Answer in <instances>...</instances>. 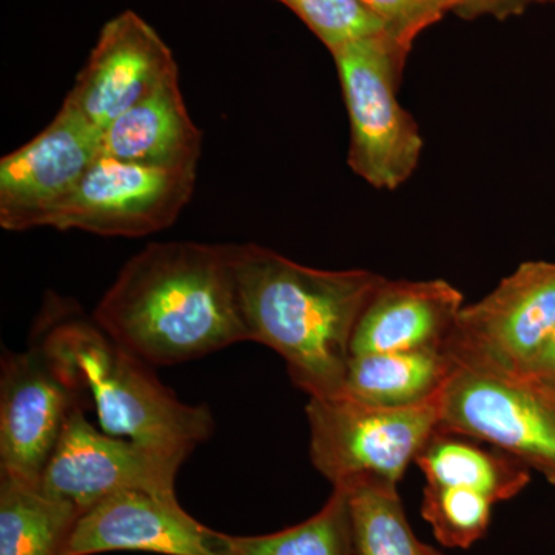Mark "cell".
Returning <instances> with one entry per match:
<instances>
[{
	"mask_svg": "<svg viewBox=\"0 0 555 555\" xmlns=\"http://www.w3.org/2000/svg\"><path fill=\"white\" fill-rule=\"evenodd\" d=\"M331 54L349 115L347 164L372 188H401L423 152L418 126L397 100L406 57L386 33L350 40Z\"/></svg>",
	"mask_w": 555,
	"mask_h": 555,
	"instance_id": "277c9868",
	"label": "cell"
},
{
	"mask_svg": "<svg viewBox=\"0 0 555 555\" xmlns=\"http://www.w3.org/2000/svg\"><path fill=\"white\" fill-rule=\"evenodd\" d=\"M555 326V261H525L474 305L444 343L454 366L521 375Z\"/></svg>",
	"mask_w": 555,
	"mask_h": 555,
	"instance_id": "52a82bcc",
	"label": "cell"
},
{
	"mask_svg": "<svg viewBox=\"0 0 555 555\" xmlns=\"http://www.w3.org/2000/svg\"><path fill=\"white\" fill-rule=\"evenodd\" d=\"M203 131L190 118L179 76L127 109L102 131L101 155L164 169H196Z\"/></svg>",
	"mask_w": 555,
	"mask_h": 555,
	"instance_id": "9a60e30c",
	"label": "cell"
},
{
	"mask_svg": "<svg viewBox=\"0 0 555 555\" xmlns=\"http://www.w3.org/2000/svg\"><path fill=\"white\" fill-rule=\"evenodd\" d=\"M494 505L488 496L470 489L426 483L420 513L438 543L469 550L488 534Z\"/></svg>",
	"mask_w": 555,
	"mask_h": 555,
	"instance_id": "44dd1931",
	"label": "cell"
},
{
	"mask_svg": "<svg viewBox=\"0 0 555 555\" xmlns=\"http://www.w3.org/2000/svg\"><path fill=\"white\" fill-rule=\"evenodd\" d=\"M228 555H358L350 492L337 486L320 511L283 531L229 535Z\"/></svg>",
	"mask_w": 555,
	"mask_h": 555,
	"instance_id": "d6986e66",
	"label": "cell"
},
{
	"mask_svg": "<svg viewBox=\"0 0 555 555\" xmlns=\"http://www.w3.org/2000/svg\"><path fill=\"white\" fill-rule=\"evenodd\" d=\"M80 516L40 483L0 476V555H64Z\"/></svg>",
	"mask_w": 555,
	"mask_h": 555,
	"instance_id": "ac0fdd59",
	"label": "cell"
},
{
	"mask_svg": "<svg viewBox=\"0 0 555 555\" xmlns=\"http://www.w3.org/2000/svg\"><path fill=\"white\" fill-rule=\"evenodd\" d=\"M463 308L465 297L447 280L385 278L358 320L350 353L443 350Z\"/></svg>",
	"mask_w": 555,
	"mask_h": 555,
	"instance_id": "5bb4252c",
	"label": "cell"
},
{
	"mask_svg": "<svg viewBox=\"0 0 555 555\" xmlns=\"http://www.w3.org/2000/svg\"><path fill=\"white\" fill-rule=\"evenodd\" d=\"M440 400L383 408L345 396L309 397L310 460L334 488L363 480L398 485L440 426Z\"/></svg>",
	"mask_w": 555,
	"mask_h": 555,
	"instance_id": "5b68a950",
	"label": "cell"
},
{
	"mask_svg": "<svg viewBox=\"0 0 555 555\" xmlns=\"http://www.w3.org/2000/svg\"><path fill=\"white\" fill-rule=\"evenodd\" d=\"M532 2L550 3V2H555V0H532Z\"/></svg>",
	"mask_w": 555,
	"mask_h": 555,
	"instance_id": "484cf974",
	"label": "cell"
},
{
	"mask_svg": "<svg viewBox=\"0 0 555 555\" xmlns=\"http://www.w3.org/2000/svg\"><path fill=\"white\" fill-rule=\"evenodd\" d=\"M78 383L33 341L3 350L0 366V476L40 483L69 415L86 408Z\"/></svg>",
	"mask_w": 555,
	"mask_h": 555,
	"instance_id": "9c48e42d",
	"label": "cell"
},
{
	"mask_svg": "<svg viewBox=\"0 0 555 555\" xmlns=\"http://www.w3.org/2000/svg\"><path fill=\"white\" fill-rule=\"evenodd\" d=\"M232 261L248 341L275 350L309 397H338L353 331L385 276L309 268L258 244H232Z\"/></svg>",
	"mask_w": 555,
	"mask_h": 555,
	"instance_id": "7a4b0ae2",
	"label": "cell"
},
{
	"mask_svg": "<svg viewBox=\"0 0 555 555\" xmlns=\"http://www.w3.org/2000/svg\"><path fill=\"white\" fill-rule=\"evenodd\" d=\"M440 427L502 449L555 486V396L529 379L455 366Z\"/></svg>",
	"mask_w": 555,
	"mask_h": 555,
	"instance_id": "8992f818",
	"label": "cell"
},
{
	"mask_svg": "<svg viewBox=\"0 0 555 555\" xmlns=\"http://www.w3.org/2000/svg\"><path fill=\"white\" fill-rule=\"evenodd\" d=\"M454 369L444 350L352 356L339 396L374 406H415L441 396Z\"/></svg>",
	"mask_w": 555,
	"mask_h": 555,
	"instance_id": "e0dca14e",
	"label": "cell"
},
{
	"mask_svg": "<svg viewBox=\"0 0 555 555\" xmlns=\"http://www.w3.org/2000/svg\"><path fill=\"white\" fill-rule=\"evenodd\" d=\"M345 488L350 492L358 555H444L412 531L398 485L363 480Z\"/></svg>",
	"mask_w": 555,
	"mask_h": 555,
	"instance_id": "ffe728a7",
	"label": "cell"
},
{
	"mask_svg": "<svg viewBox=\"0 0 555 555\" xmlns=\"http://www.w3.org/2000/svg\"><path fill=\"white\" fill-rule=\"evenodd\" d=\"M554 396H555V393H554Z\"/></svg>",
	"mask_w": 555,
	"mask_h": 555,
	"instance_id": "4316f807",
	"label": "cell"
},
{
	"mask_svg": "<svg viewBox=\"0 0 555 555\" xmlns=\"http://www.w3.org/2000/svg\"><path fill=\"white\" fill-rule=\"evenodd\" d=\"M408 60L423 31L454 10L452 0H360Z\"/></svg>",
	"mask_w": 555,
	"mask_h": 555,
	"instance_id": "603a6c76",
	"label": "cell"
},
{
	"mask_svg": "<svg viewBox=\"0 0 555 555\" xmlns=\"http://www.w3.org/2000/svg\"><path fill=\"white\" fill-rule=\"evenodd\" d=\"M175 76L179 68L169 46L147 21L126 10L102 27L65 100L104 131Z\"/></svg>",
	"mask_w": 555,
	"mask_h": 555,
	"instance_id": "7c38bea8",
	"label": "cell"
},
{
	"mask_svg": "<svg viewBox=\"0 0 555 555\" xmlns=\"http://www.w3.org/2000/svg\"><path fill=\"white\" fill-rule=\"evenodd\" d=\"M188 459L98 430L78 408L69 415L40 486L86 513L122 491L177 495L175 481Z\"/></svg>",
	"mask_w": 555,
	"mask_h": 555,
	"instance_id": "30bf717a",
	"label": "cell"
},
{
	"mask_svg": "<svg viewBox=\"0 0 555 555\" xmlns=\"http://www.w3.org/2000/svg\"><path fill=\"white\" fill-rule=\"evenodd\" d=\"M452 3H454L452 13L462 20L473 21L489 16L506 21L524 14L532 0H452Z\"/></svg>",
	"mask_w": 555,
	"mask_h": 555,
	"instance_id": "cb8c5ba5",
	"label": "cell"
},
{
	"mask_svg": "<svg viewBox=\"0 0 555 555\" xmlns=\"http://www.w3.org/2000/svg\"><path fill=\"white\" fill-rule=\"evenodd\" d=\"M228 539L185 513L177 495L122 491L82 513L64 555H228Z\"/></svg>",
	"mask_w": 555,
	"mask_h": 555,
	"instance_id": "4fadbf2b",
	"label": "cell"
},
{
	"mask_svg": "<svg viewBox=\"0 0 555 555\" xmlns=\"http://www.w3.org/2000/svg\"><path fill=\"white\" fill-rule=\"evenodd\" d=\"M33 341L90 397L101 429L145 447L190 456L214 434L206 404H188L69 299L49 295Z\"/></svg>",
	"mask_w": 555,
	"mask_h": 555,
	"instance_id": "3957f363",
	"label": "cell"
},
{
	"mask_svg": "<svg viewBox=\"0 0 555 555\" xmlns=\"http://www.w3.org/2000/svg\"><path fill=\"white\" fill-rule=\"evenodd\" d=\"M195 184L196 169H164L101 155L49 228L126 238L152 235L177 221Z\"/></svg>",
	"mask_w": 555,
	"mask_h": 555,
	"instance_id": "ba28073f",
	"label": "cell"
},
{
	"mask_svg": "<svg viewBox=\"0 0 555 555\" xmlns=\"http://www.w3.org/2000/svg\"><path fill=\"white\" fill-rule=\"evenodd\" d=\"M426 483L480 492L494 503L516 499L531 469L502 449L438 426L415 459Z\"/></svg>",
	"mask_w": 555,
	"mask_h": 555,
	"instance_id": "2e32d148",
	"label": "cell"
},
{
	"mask_svg": "<svg viewBox=\"0 0 555 555\" xmlns=\"http://www.w3.org/2000/svg\"><path fill=\"white\" fill-rule=\"evenodd\" d=\"M101 149L102 130L64 100L46 129L0 160V228H49Z\"/></svg>",
	"mask_w": 555,
	"mask_h": 555,
	"instance_id": "8fae6325",
	"label": "cell"
},
{
	"mask_svg": "<svg viewBox=\"0 0 555 555\" xmlns=\"http://www.w3.org/2000/svg\"><path fill=\"white\" fill-rule=\"evenodd\" d=\"M93 320L155 366L198 360L248 341L232 244H149L119 270Z\"/></svg>",
	"mask_w": 555,
	"mask_h": 555,
	"instance_id": "6da1fadb",
	"label": "cell"
},
{
	"mask_svg": "<svg viewBox=\"0 0 555 555\" xmlns=\"http://www.w3.org/2000/svg\"><path fill=\"white\" fill-rule=\"evenodd\" d=\"M309 28L328 51L350 40L385 33L360 0H278Z\"/></svg>",
	"mask_w": 555,
	"mask_h": 555,
	"instance_id": "7402d4cb",
	"label": "cell"
},
{
	"mask_svg": "<svg viewBox=\"0 0 555 555\" xmlns=\"http://www.w3.org/2000/svg\"><path fill=\"white\" fill-rule=\"evenodd\" d=\"M547 392L555 393V326L520 375Z\"/></svg>",
	"mask_w": 555,
	"mask_h": 555,
	"instance_id": "d4e9b609",
	"label": "cell"
}]
</instances>
